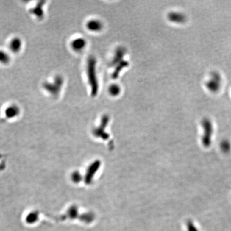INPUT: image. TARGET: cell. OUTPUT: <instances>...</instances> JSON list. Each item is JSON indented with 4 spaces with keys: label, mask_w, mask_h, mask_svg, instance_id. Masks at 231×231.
Segmentation results:
<instances>
[{
    "label": "cell",
    "mask_w": 231,
    "mask_h": 231,
    "mask_svg": "<svg viewBox=\"0 0 231 231\" xmlns=\"http://www.w3.org/2000/svg\"><path fill=\"white\" fill-rule=\"evenodd\" d=\"M96 60L94 57H90L87 60V74L89 85L91 88V94L95 96L97 94L99 85L96 72Z\"/></svg>",
    "instance_id": "obj_1"
},
{
    "label": "cell",
    "mask_w": 231,
    "mask_h": 231,
    "mask_svg": "<svg viewBox=\"0 0 231 231\" xmlns=\"http://www.w3.org/2000/svg\"><path fill=\"white\" fill-rule=\"evenodd\" d=\"M221 77L217 71H213L210 74V77L205 83V86L211 93H217L221 88Z\"/></svg>",
    "instance_id": "obj_2"
},
{
    "label": "cell",
    "mask_w": 231,
    "mask_h": 231,
    "mask_svg": "<svg viewBox=\"0 0 231 231\" xmlns=\"http://www.w3.org/2000/svg\"><path fill=\"white\" fill-rule=\"evenodd\" d=\"M63 83V77L60 76H57L55 77L53 82H46L43 84V87L50 94L56 96L60 93Z\"/></svg>",
    "instance_id": "obj_3"
},
{
    "label": "cell",
    "mask_w": 231,
    "mask_h": 231,
    "mask_svg": "<svg viewBox=\"0 0 231 231\" xmlns=\"http://www.w3.org/2000/svg\"><path fill=\"white\" fill-rule=\"evenodd\" d=\"M202 126L204 129L203 143L205 147H209L211 143L213 133V124L207 118H205L202 121Z\"/></svg>",
    "instance_id": "obj_4"
},
{
    "label": "cell",
    "mask_w": 231,
    "mask_h": 231,
    "mask_svg": "<svg viewBox=\"0 0 231 231\" xmlns=\"http://www.w3.org/2000/svg\"><path fill=\"white\" fill-rule=\"evenodd\" d=\"M125 48L123 47H119L117 49L111 63L113 65L116 66L124 61L123 57L125 54Z\"/></svg>",
    "instance_id": "obj_5"
},
{
    "label": "cell",
    "mask_w": 231,
    "mask_h": 231,
    "mask_svg": "<svg viewBox=\"0 0 231 231\" xmlns=\"http://www.w3.org/2000/svg\"><path fill=\"white\" fill-rule=\"evenodd\" d=\"M86 45V41L83 38H77L71 42V47L76 51H81L84 49Z\"/></svg>",
    "instance_id": "obj_6"
},
{
    "label": "cell",
    "mask_w": 231,
    "mask_h": 231,
    "mask_svg": "<svg viewBox=\"0 0 231 231\" xmlns=\"http://www.w3.org/2000/svg\"><path fill=\"white\" fill-rule=\"evenodd\" d=\"M170 21L176 23H182L186 21V17L184 14L179 13H171L168 15Z\"/></svg>",
    "instance_id": "obj_7"
},
{
    "label": "cell",
    "mask_w": 231,
    "mask_h": 231,
    "mask_svg": "<svg viewBox=\"0 0 231 231\" xmlns=\"http://www.w3.org/2000/svg\"><path fill=\"white\" fill-rule=\"evenodd\" d=\"M22 42L19 38H15L10 42L9 47L10 50L13 53H17L21 49Z\"/></svg>",
    "instance_id": "obj_8"
},
{
    "label": "cell",
    "mask_w": 231,
    "mask_h": 231,
    "mask_svg": "<svg viewBox=\"0 0 231 231\" xmlns=\"http://www.w3.org/2000/svg\"><path fill=\"white\" fill-rule=\"evenodd\" d=\"M87 27L91 31H99L102 28V24L97 20H91L87 23Z\"/></svg>",
    "instance_id": "obj_9"
},
{
    "label": "cell",
    "mask_w": 231,
    "mask_h": 231,
    "mask_svg": "<svg viewBox=\"0 0 231 231\" xmlns=\"http://www.w3.org/2000/svg\"><path fill=\"white\" fill-rule=\"evenodd\" d=\"M45 2H40L37 4L35 7L32 8L31 10V13L34 15L37 18H42L43 16V7Z\"/></svg>",
    "instance_id": "obj_10"
},
{
    "label": "cell",
    "mask_w": 231,
    "mask_h": 231,
    "mask_svg": "<svg viewBox=\"0 0 231 231\" xmlns=\"http://www.w3.org/2000/svg\"><path fill=\"white\" fill-rule=\"evenodd\" d=\"M19 109L16 105L9 106L5 110L6 116L9 118H13L18 115Z\"/></svg>",
    "instance_id": "obj_11"
},
{
    "label": "cell",
    "mask_w": 231,
    "mask_h": 231,
    "mask_svg": "<svg viewBox=\"0 0 231 231\" xmlns=\"http://www.w3.org/2000/svg\"><path fill=\"white\" fill-rule=\"evenodd\" d=\"M128 66V63L124 60L122 62L117 64V65L115 66L116 68L115 71H113V77L114 79H116L119 76V74L122 71V70L124 68H126V66Z\"/></svg>",
    "instance_id": "obj_12"
},
{
    "label": "cell",
    "mask_w": 231,
    "mask_h": 231,
    "mask_svg": "<svg viewBox=\"0 0 231 231\" xmlns=\"http://www.w3.org/2000/svg\"><path fill=\"white\" fill-rule=\"evenodd\" d=\"M10 60V58L8 54L2 50H0V63L6 64L9 63Z\"/></svg>",
    "instance_id": "obj_13"
},
{
    "label": "cell",
    "mask_w": 231,
    "mask_h": 231,
    "mask_svg": "<svg viewBox=\"0 0 231 231\" xmlns=\"http://www.w3.org/2000/svg\"><path fill=\"white\" fill-rule=\"evenodd\" d=\"M109 93L113 96H117L121 92V88L117 85H112L109 89Z\"/></svg>",
    "instance_id": "obj_14"
},
{
    "label": "cell",
    "mask_w": 231,
    "mask_h": 231,
    "mask_svg": "<svg viewBox=\"0 0 231 231\" xmlns=\"http://www.w3.org/2000/svg\"><path fill=\"white\" fill-rule=\"evenodd\" d=\"M231 144L229 141L224 140L222 141L221 144V149L225 152H228L231 149Z\"/></svg>",
    "instance_id": "obj_15"
},
{
    "label": "cell",
    "mask_w": 231,
    "mask_h": 231,
    "mask_svg": "<svg viewBox=\"0 0 231 231\" xmlns=\"http://www.w3.org/2000/svg\"><path fill=\"white\" fill-rule=\"evenodd\" d=\"M187 227L188 231H199L197 227L191 221H189L188 222L187 225Z\"/></svg>",
    "instance_id": "obj_16"
}]
</instances>
